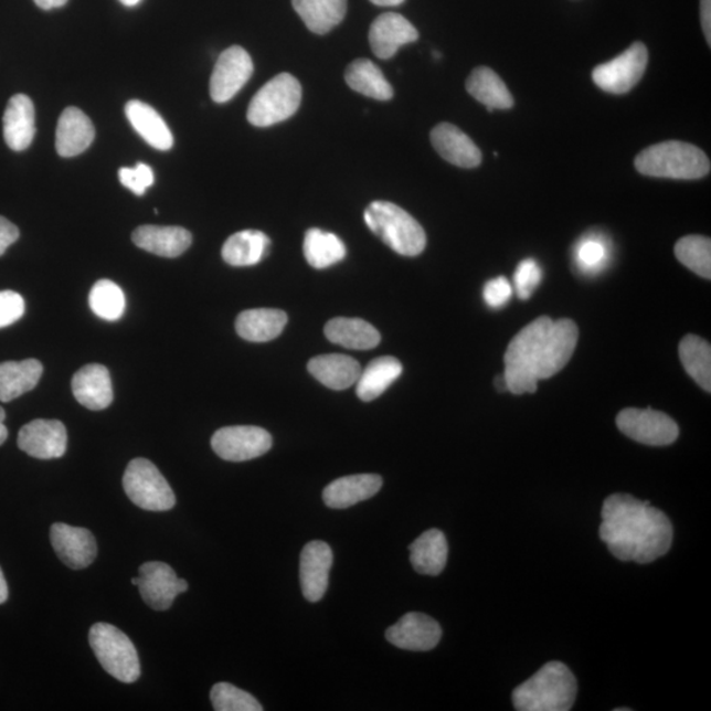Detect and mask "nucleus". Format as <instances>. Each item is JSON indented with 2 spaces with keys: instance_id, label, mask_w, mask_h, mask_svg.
Here are the masks:
<instances>
[{
  "instance_id": "obj_1",
  "label": "nucleus",
  "mask_w": 711,
  "mask_h": 711,
  "mask_svg": "<svg viewBox=\"0 0 711 711\" xmlns=\"http://www.w3.org/2000/svg\"><path fill=\"white\" fill-rule=\"evenodd\" d=\"M579 328L571 319L540 317L510 341L505 353L509 392L535 393L539 381L553 378L569 364L576 350Z\"/></svg>"
},
{
  "instance_id": "obj_2",
  "label": "nucleus",
  "mask_w": 711,
  "mask_h": 711,
  "mask_svg": "<svg viewBox=\"0 0 711 711\" xmlns=\"http://www.w3.org/2000/svg\"><path fill=\"white\" fill-rule=\"evenodd\" d=\"M601 516V540L622 562L652 563L671 549L672 523L648 501L630 495L608 496Z\"/></svg>"
},
{
  "instance_id": "obj_3",
  "label": "nucleus",
  "mask_w": 711,
  "mask_h": 711,
  "mask_svg": "<svg viewBox=\"0 0 711 711\" xmlns=\"http://www.w3.org/2000/svg\"><path fill=\"white\" fill-rule=\"evenodd\" d=\"M576 696L577 680L571 669L550 661L514 689L512 703L519 711H570Z\"/></svg>"
},
{
  "instance_id": "obj_4",
  "label": "nucleus",
  "mask_w": 711,
  "mask_h": 711,
  "mask_svg": "<svg viewBox=\"0 0 711 711\" xmlns=\"http://www.w3.org/2000/svg\"><path fill=\"white\" fill-rule=\"evenodd\" d=\"M635 168L643 176L699 180L710 172V161L702 149L682 141L655 144L637 156Z\"/></svg>"
},
{
  "instance_id": "obj_5",
  "label": "nucleus",
  "mask_w": 711,
  "mask_h": 711,
  "mask_svg": "<svg viewBox=\"0 0 711 711\" xmlns=\"http://www.w3.org/2000/svg\"><path fill=\"white\" fill-rule=\"evenodd\" d=\"M364 219L369 230L399 255L415 257L425 251V230L407 211L396 204L373 202L365 210Z\"/></svg>"
},
{
  "instance_id": "obj_6",
  "label": "nucleus",
  "mask_w": 711,
  "mask_h": 711,
  "mask_svg": "<svg viewBox=\"0 0 711 711\" xmlns=\"http://www.w3.org/2000/svg\"><path fill=\"white\" fill-rule=\"evenodd\" d=\"M303 87L289 73L278 74L265 84L251 100L247 118L252 126L270 127L298 112Z\"/></svg>"
},
{
  "instance_id": "obj_7",
  "label": "nucleus",
  "mask_w": 711,
  "mask_h": 711,
  "mask_svg": "<svg viewBox=\"0 0 711 711\" xmlns=\"http://www.w3.org/2000/svg\"><path fill=\"white\" fill-rule=\"evenodd\" d=\"M95 656L105 671L116 680L132 683L139 680L141 669L138 651L131 639L118 627L95 624L88 634Z\"/></svg>"
},
{
  "instance_id": "obj_8",
  "label": "nucleus",
  "mask_w": 711,
  "mask_h": 711,
  "mask_svg": "<svg viewBox=\"0 0 711 711\" xmlns=\"http://www.w3.org/2000/svg\"><path fill=\"white\" fill-rule=\"evenodd\" d=\"M123 488L129 499L140 509L168 511L174 508L176 496L159 468L147 459H135L128 464Z\"/></svg>"
},
{
  "instance_id": "obj_9",
  "label": "nucleus",
  "mask_w": 711,
  "mask_h": 711,
  "mask_svg": "<svg viewBox=\"0 0 711 711\" xmlns=\"http://www.w3.org/2000/svg\"><path fill=\"white\" fill-rule=\"evenodd\" d=\"M622 434L646 446H669L679 437V426L671 416L652 408L628 407L617 416Z\"/></svg>"
},
{
  "instance_id": "obj_10",
  "label": "nucleus",
  "mask_w": 711,
  "mask_h": 711,
  "mask_svg": "<svg viewBox=\"0 0 711 711\" xmlns=\"http://www.w3.org/2000/svg\"><path fill=\"white\" fill-rule=\"evenodd\" d=\"M648 64V51L645 44L635 43L618 57L598 65L593 71V81L601 91L612 94H625L638 84Z\"/></svg>"
},
{
  "instance_id": "obj_11",
  "label": "nucleus",
  "mask_w": 711,
  "mask_h": 711,
  "mask_svg": "<svg viewBox=\"0 0 711 711\" xmlns=\"http://www.w3.org/2000/svg\"><path fill=\"white\" fill-rule=\"evenodd\" d=\"M273 446L268 431L256 426L217 429L211 439L214 453L225 461L242 463L265 455Z\"/></svg>"
},
{
  "instance_id": "obj_12",
  "label": "nucleus",
  "mask_w": 711,
  "mask_h": 711,
  "mask_svg": "<svg viewBox=\"0 0 711 711\" xmlns=\"http://www.w3.org/2000/svg\"><path fill=\"white\" fill-rule=\"evenodd\" d=\"M253 74V61L242 46H231L219 56L210 81V94L216 104H225L242 91Z\"/></svg>"
},
{
  "instance_id": "obj_13",
  "label": "nucleus",
  "mask_w": 711,
  "mask_h": 711,
  "mask_svg": "<svg viewBox=\"0 0 711 711\" xmlns=\"http://www.w3.org/2000/svg\"><path fill=\"white\" fill-rule=\"evenodd\" d=\"M138 587L144 599L153 611H168L178 594L188 591V583L178 579L172 566L161 562L142 564L139 570Z\"/></svg>"
},
{
  "instance_id": "obj_14",
  "label": "nucleus",
  "mask_w": 711,
  "mask_h": 711,
  "mask_svg": "<svg viewBox=\"0 0 711 711\" xmlns=\"http://www.w3.org/2000/svg\"><path fill=\"white\" fill-rule=\"evenodd\" d=\"M18 446L40 460L59 459L66 453L67 433L60 421L35 420L20 429Z\"/></svg>"
},
{
  "instance_id": "obj_15",
  "label": "nucleus",
  "mask_w": 711,
  "mask_h": 711,
  "mask_svg": "<svg viewBox=\"0 0 711 711\" xmlns=\"http://www.w3.org/2000/svg\"><path fill=\"white\" fill-rule=\"evenodd\" d=\"M442 627L422 613H407L386 630V639L406 651L427 652L442 639Z\"/></svg>"
},
{
  "instance_id": "obj_16",
  "label": "nucleus",
  "mask_w": 711,
  "mask_h": 711,
  "mask_svg": "<svg viewBox=\"0 0 711 711\" xmlns=\"http://www.w3.org/2000/svg\"><path fill=\"white\" fill-rule=\"evenodd\" d=\"M332 563L331 546L320 540L306 544L300 553V587L305 598L310 603H318L325 597Z\"/></svg>"
},
{
  "instance_id": "obj_17",
  "label": "nucleus",
  "mask_w": 711,
  "mask_h": 711,
  "mask_svg": "<svg viewBox=\"0 0 711 711\" xmlns=\"http://www.w3.org/2000/svg\"><path fill=\"white\" fill-rule=\"evenodd\" d=\"M51 542L61 562L72 570H85L97 558L98 546L93 533L86 529L54 523Z\"/></svg>"
},
{
  "instance_id": "obj_18",
  "label": "nucleus",
  "mask_w": 711,
  "mask_h": 711,
  "mask_svg": "<svg viewBox=\"0 0 711 711\" xmlns=\"http://www.w3.org/2000/svg\"><path fill=\"white\" fill-rule=\"evenodd\" d=\"M418 39L420 33L415 26L405 17L394 12L382 13L369 31V43L374 56L381 60L392 59L401 46Z\"/></svg>"
},
{
  "instance_id": "obj_19",
  "label": "nucleus",
  "mask_w": 711,
  "mask_h": 711,
  "mask_svg": "<svg viewBox=\"0 0 711 711\" xmlns=\"http://www.w3.org/2000/svg\"><path fill=\"white\" fill-rule=\"evenodd\" d=\"M431 142L436 152L453 166L470 169L480 166L482 161L481 150L475 141L449 123H442L433 129Z\"/></svg>"
},
{
  "instance_id": "obj_20",
  "label": "nucleus",
  "mask_w": 711,
  "mask_h": 711,
  "mask_svg": "<svg viewBox=\"0 0 711 711\" xmlns=\"http://www.w3.org/2000/svg\"><path fill=\"white\" fill-rule=\"evenodd\" d=\"M72 389L75 400L82 406L99 412L114 401L113 381L108 369L100 364H88L74 374Z\"/></svg>"
},
{
  "instance_id": "obj_21",
  "label": "nucleus",
  "mask_w": 711,
  "mask_h": 711,
  "mask_svg": "<svg viewBox=\"0 0 711 711\" xmlns=\"http://www.w3.org/2000/svg\"><path fill=\"white\" fill-rule=\"evenodd\" d=\"M35 106L30 97L18 94L7 105L3 116V135L7 146L15 152L29 148L35 138Z\"/></svg>"
},
{
  "instance_id": "obj_22",
  "label": "nucleus",
  "mask_w": 711,
  "mask_h": 711,
  "mask_svg": "<svg viewBox=\"0 0 711 711\" xmlns=\"http://www.w3.org/2000/svg\"><path fill=\"white\" fill-rule=\"evenodd\" d=\"M132 241L139 248L153 255L174 258L190 248L193 236L182 227L141 225L135 230Z\"/></svg>"
},
{
  "instance_id": "obj_23",
  "label": "nucleus",
  "mask_w": 711,
  "mask_h": 711,
  "mask_svg": "<svg viewBox=\"0 0 711 711\" xmlns=\"http://www.w3.org/2000/svg\"><path fill=\"white\" fill-rule=\"evenodd\" d=\"M95 128L91 118L79 108H66L60 116L56 132V149L61 157L84 153L92 146Z\"/></svg>"
},
{
  "instance_id": "obj_24",
  "label": "nucleus",
  "mask_w": 711,
  "mask_h": 711,
  "mask_svg": "<svg viewBox=\"0 0 711 711\" xmlns=\"http://www.w3.org/2000/svg\"><path fill=\"white\" fill-rule=\"evenodd\" d=\"M381 488L379 475L341 477L323 490V501L331 509H348L378 495Z\"/></svg>"
},
{
  "instance_id": "obj_25",
  "label": "nucleus",
  "mask_w": 711,
  "mask_h": 711,
  "mask_svg": "<svg viewBox=\"0 0 711 711\" xmlns=\"http://www.w3.org/2000/svg\"><path fill=\"white\" fill-rule=\"evenodd\" d=\"M307 369L314 379L332 391H346L355 385L361 373L359 361L339 353L317 355L310 360Z\"/></svg>"
},
{
  "instance_id": "obj_26",
  "label": "nucleus",
  "mask_w": 711,
  "mask_h": 711,
  "mask_svg": "<svg viewBox=\"0 0 711 711\" xmlns=\"http://www.w3.org/2000/svg\"><path fill=\"white\" fill-rule=\"evenodd\" d=\"M126 116L131 126L136 129L150 147L159 150H169L173 147L174 139L166 120L153 107L144 104L141 100H129L126 105Z\"/></svg>"
},
{
  "instance_id": "obj_27",
  "label": "nucleus",
  "mask_w": 711,
  "mask_h": 711,
  "mask_svg": "<svg viewBox=\"0 0 711 711\" xmlns=\"http://www.w3.org/2000/svg\"><path fill=\"white\" fill-rule=\"evenodd\" d=\"M448 559L447 538L441 530L431 529L410 545V562L414 570L427 576H439Z\"/></svg>"
},
{
  "instance_id": "obj_28",
  "label": "nucleus",
  "mask_w": 711,
  "mask_h": 711,
  "mask_svg": "<svg viewBox=\"0 0 711 711\" xmlns=\"http://www.w3.org/2000/svg\"><path fill=\"white\" fill-rule=\"evenodd\" d=\"M403 367L393 355H382L369 362L355 382V394L362 402H372L384 394L401 378Z\"/></svg>"
},
{
  "instance_id": "obj_29",
  "label": "nucleus",
  "mask_w": 711,
  "mask_h": 711,
  "mask_svg": "<svg viewBox=\"0 0 711 711\" xmlns=\"http://www.w3.org/2000/svg\"><path fill=\"white\" fill-rule=\"evenodd\" d=\"M325 335L331 343L348 350H373L381 341L380 332L359 318H335L326 325Z\"/></svg>"
},
{
  "instance_id": "obj_30",
  "label": "nucleus",
  "mask_w": 711,
  "mask_h": 711,
  "mask_svg": "<svg viewBox=\"0 0 711 711\" xmlns=\"http://www.w3.org/2000/svg\"><path fill=\"white\" fill-rule=\"evenodd\" d=\"M43 364L36 359L6 361L0 364V401L11 402L33 391L43 375Z\"/></svg>"
},
{
  "instance_id": "obj_31",
  "label": "nucleus",
  "mask_w": 711,
  "mask_h": 711,
  "mask_svg": "<svg viewBox=\"0 0 711 711\" xmlns=\"http://www.w3.org/2000/svg\"><path fill=\"white\" fill-rule=\"evenodd\" d=\"M287 323L286 312L276 309L243 311L236 319V332L252 343H265L279 337Z\"/></svg>"
},
{
  "instance_id": "obj_32",
  "label": "nucleus",
  "mask_w": 711,
  "mask_h": 711,
  "mask_svg": "<svg viewBox=\"0 0 711 711\" xmlns=\"http://www.w3.org/2000/svg\"><path fill=\"white\" fill-rule=\"evenodd\" d=\"M270 250V238L262 231L245 230L224 243L222 257L232 266H252L262 263Z\"/></svg>"
},
{
  "instance_id": "obj_33",
  "label": "nucleus",
  "mask_w": 711,
  "mask_h": 711,
  "mask_svg": "<svg viewBox=\"0 0 711 711\" xmlns=\"http://www.w3.org/2000/svg\"><path fill=\"white\" fill-rule=\"evenodd\" d=\"M291 3L307 29L317 35L332 31L347 13V0H291Z\"/></svg>"
},
{
  "instance_id": "obj_34",
  "label": "nucleus",
  "mask_w": 711,
  "mask_h": 711,
  "mask_svg": "<svg viewBox=\"0 0 711 711\" xmlns=\"http://www.w3.org/2000/svg\"><path fill=\"white\" fill-rule=\"evenodd\" d=\"M467 91L471 97L487 106L489 113L514 106V98H512L508 86L496 72L487 66L477 67L471 72L467 81Z\"/></svg>"
},
{
  "instance_id": "obj_35",
  "label": "nucleus",
  "mask_w": 711,
  "mask_h": 711,
  "mask_svg": "<svg viewBox=\"0 0 711 711\" xmlns=\"http://www.w3.org/2000/svg\"><path fill=\"white\" fill-rule=\"evenodd\" d=\"M346 81L352 91L378 100H391L393 87L371 60L359 59L347 67Z\"/></svg>"
},
{
  "instance_id": "obj_36",
  "label": "nucleus",
  "mask_w": 711,
  "mask_h": 711,
  "mask_svg": "<svg viewBox=\"0 0 711 711\" xmlns=\"http://www.w3.org/2000/svg\"><path fill=\"white\" fill-rule=\"evenodd\" d=\"M304 253L312 268L327 269L343 262L347 248L341 238L331 232L311 229L305 235Z\"/></svg>"
},
{
  "instance_id": "obj_37",
  "label": "nucleus",
  "mask_w": 711,
  "mask_h": 711,
  "mask_svg": "<svg viewBox=\"0 0 711 711\" xmlns=\"http://www.w3.org/2000/svg\"><path fill=\"white\" fill-rule=\"evenodd\" d=\"M683 369L703 391L711 392V347L697 335H687L679 347Z\"/></svg>"
},
{
  "instance_id": "obj_38",
  "label": "nucleus",
  "mask_w": 711,
  "mask_h": 711,
  "mask_svg": "<svg viewBox=\"0 0 711 711\" xmlns=\"http://www.w3.org/2000/svg\"><path fill=\"white\" fill-rule=\"evenodd\" d=\"M88 304L95 316L108 321L119 320L126 310L125 293L109 279L95 283L88 296Z\"/></svg>"
},
{
  "instance_id": "obj_39",
  "label": "nucleus",
  "mask_w": 711,
  "mask_h": 711,
  "mask_svg": "<svg viewBox=\"0 0 711 711\" xmlns=\"http://www.w3.org/2000/svg\"><path fill=\"white\" fill-rule=\"evenodd\" d=\"M675 255L682 265L702 278H711V242L709 237L690 235L680 238Z\"/></svg>"
},
{
  "instance_id": "obj_40",
  "label": "nucleus",
  "mask_w": 711,
  "mask_h": 711,
  "mask_svg": "<svg viewBox=\"0 0 711 711\" xmlns=\"http://www.w3.org/2000/svg\"><path fill=\"white\" fill-rule=\"evenodd\" d=\"M211 702L216 711H263L255 697L229 682H219L211 689Z\"/></svg>"
},
{
  "instance_id": "obj_41",
  "label": "nucleus",
  "mask_w": 711,
  "mask_h": 711,
  "mask_svg": "<svg viewBox=\"0 0 711 711\" xmlns=\"http://www.w3.org/2000/svg\"><path fill=\"white\" fill-rule=\"evenodd\" d=\"M608 259L606 244L599 237L583 238L576 248V263L581 272L593 275L604 268Z\"/></svg>"
},
{
  "instance_id": "obj_42",
  "label": "nucleus",
  "mask_w": 711,
  "mask_h": 711,
  "mask_svg": "<svg viewBox=\"0 0 711 711\" xmlns=\"http://www.w3.org/2000/svg\"><path fill=\"white\" fill-rule=\"evenodd\" d=\"M543 272L535 259L526 258L517 266L514 287L519 299L528 300L542 282Z\"/></svg>"
},
{
  "instance_id": "obj_43",
  "label": "nucleus",
  "mask_w": 711,
  "mask_h": 711,
  "mask_svg": "<svg viewBox=\"0 0 711 711\" xmlns=\"http://www.w3.org/2000/svg\"><path fill=\"white\" fill-rule=\"evenodd\" d=\"M119 181L123 187L141 197L155 183V173L147 163L139 162L135 168H121L119 170Z\"/></svg>"
},
{
  "instance_id": "obj_44",
  "label": "nucleus",
  "mask_w": 711,
  "mask_h": 711,
  "mask_svg": "<svg viewBox=\"0 0 711 711\" xmlns=\"http://www.w3.org/2000/svg\"><path fill=\"white\" fill-rule=\"evenodd\" d=\"M25 303L19 293L0 291V328L9 327L24 316Z\"/></svg>"
},
{
  "instance_id": "obj_45",
  "label": "nucleus",
  "mask_w": 711,
  "mask_h": 711,
  "mask_svg": "<svg viewBox=\"0 0 711 711\" xmlns=\"http://www.w3.org/2000/svg\"><path fill=\"white\" fill-rule=\"evenodd\" d=\"M512 296V286L508 278L497 277L484 287V300L491 309H501Z\"/></svg>"
},
{
  "instance_id": "obj_46",
  "label": "nucleus",
  "mask_w": 711,
  "mask_h": 711,
  "mask_svg": "<svg viewBox=\"0 0 711 711\" xmlns=\"http://www.w3.org/2000/svg\"><path fill=\"white\" fill-rule=\"evenodd\" d=\"M20 234L15 224L0 216V256H3L7 248L18 242Z\"/></svg>"
},
{
  "instance_id": "obj_47",
  "label": "nucleus",
  "mask_w": 711,
  "mask_h": 711,
  "mask_svg": "<svg viewBox=\"0 0 711 711\" xmlns=\"http://www.w3.org/2000/svg\"><path fill=\"white\" fill-rule=\"evenodd\" d=\"M701 23L708 44L711 45V0H701Z\"/></svg>"
},
{
  "instance_id": "obj_48",
  "label": "nucleus",
  "mask_w": 711,
  "mask_h": 711,
  "mask_svg": "<svg viewBox=\"0 0 711 711\" xmlns=\"http://www.w3.org/2000/svg\"><path fill=\"white\" fill-rule=\"evenodd\" d=\"M40 9L43 10H53L60 9V7L65 6L70 0H33Z\"/></svg>"
},
{
  "instance_id": "obj_49",
  "label": "nucleus",
  "mask_w": 711,
  "mask_h": 711,
  "mask_svg": "<svg viewBox=\"0 0 711 711\" xmlns=\"http://www.w3.org/2000/svg\"><path fill=\"white\" fill-rule=\"evenodd\" d=\"M7 598H9V586H7L3 571L0 569V605L4 604Z\"/></svg>"
},
{
  "instance_id": "obj_50",
  "label": "nucleus",
  "mask_w": 711,
  "mask_h": 711,
  "mask_svg": "<svg viewBox=\"0 0 711 711\" xmlns=\"http://www.w3.org/2000/svg\"><path fill=\"white\" fill-rule=\"evenodd\" d=\"M4 420H6V412L3 407H0V446L7 441V437H9V429H7L4 425Z\"/></svg>"
},
{
  "instance_id": "obj_51",
  "label": "nucleus",
  "mask_w": 711,
  "mask_h": 711,
  "mask_svg": "<svg viewBox=\"0 0 711 711\" xmlns=\"http://www.w3.org/2000/svg\"><path fill=\"white\" fill-rule=\"evenodd\" d=\"M495 385L499 393L509 392L508 381H506L505 375H498L495 381Z\"/></svg>"
},
{
  "instance_id": "obj_52",
  "label": "nucleus",
  "mask_w": 711,
  "mask_h": 711,
  "mask_svg": "<svg viewBox=\"0 0 711 711\" xmlns=\"http://www.w3.org/2000/svg\"><path fill=\"white\" fill-rule=\"evenodd\" d=\"M371 2L381 7H395L405 2V0H371Z\"/></svg>"
},
{
  "instance_id": "obj_53",
  "label": "nucleus",
  "mask_w": 711,
  "mask_h": 711,
  "mask_svg": "<svg viewBox=\"0 0 711 711\" xmlns=\"http://www.w3.org/2000/svg\"><path fill=\"white\" fill-rule=\"evenodd\" d=\"M121 4H125L126 7H135L138 6L141 0H119Z\"/></svg>"
},
{
  "instance_id": "obj_54",
  "label": "nucleus",
  "mask_w": 711,
  "mask_h": 711,
  "mask_svg": "<svg viewBox=\"0 0 711 711\" xmlns=\"http://www.w3.org/2000/svg\"><path fill=\"white\" fill-rule=\"evenodd\" d=\"M138 583H139V579H132V584H134L135 586H138Z\"/></svg>"
}]
</instances>
